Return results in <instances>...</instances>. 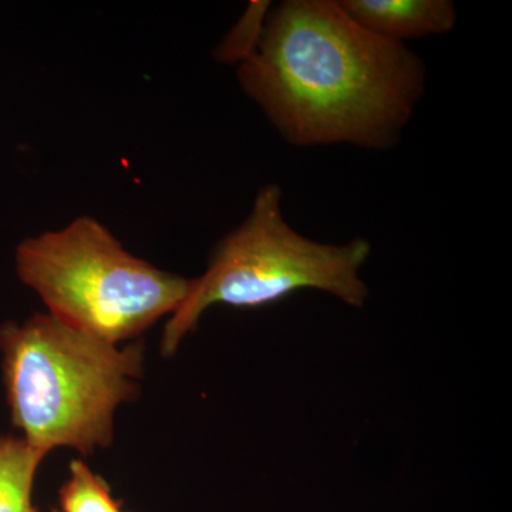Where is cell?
Wrapping results in <instances>:
<instances>
[{"mask_svg": "<svg viewBox=\"0 0 512 512\" xmlns=\"http://www.w3.org/2000/svg\"><path fill=\"white\" fill-rule=\"evenodd\" d=\"M242 90L296 147L396 146L426 92V63L357 25L338 0L271 6Z\"/></svg>", "mask_w": 512, "mask_h": 512, "instance_id": "6da1fadb", "label": "cell"}, {"mask_svg": "<svg viewBox=\"0 0 512 512\" xmlns=\"http://www.w3.org/2000/svg\"><path fill=\"white\" fill-rule=\"evenodd\" d=\"M0 355L13 426L45 456L110 446L114 414L137 396L143 375L140 342L119 348L49 313L2 323Z\"/></svg>", "mask_w": 512, "mask_h": 512, "instance_id": "7a4b0ae2", "label": "cell"}, {"mask_svg": "<svg viewBox=\"0 0 512 512\" xmlns=\"http://www.w3.org/2000/svg\"><path fill=\"white\" fill-rule=\"evenodd\" d=\"M372 245L363 238L322 244L296 232L282 211V188L264 185L245 221L212 249L207 271L191 279L180 308L161 338V353L175 355L202 313L214 305L259 308L302 289L330 293L362 308L369 289L360 278Z\"/></svg>", "mask_w": 512, "mask_h": 512, "instance_id": "3957f363", "label": "cell"}, {"mask_svg": "<svg viewBox=\"0 0 512 512\" xmlns=\"http://www.w3.org/2000/svg\"><path fill=\"white\" fill-rule=\"evenodd\" d=\"M15 268L50 316L113 345L173 315L191 288V279L130 254L92 217L20 242Z\"/></svg>", "mask_w": 512, "mask_h": 512, "instance_id": "277c9868", "label": "cell"}, {"mask_svg": "<svg viewBox=\"0 0 512 512\" xmlns=\"http://www.w3.org/2000/svg\"><path fill=\"white\" fill-rule=\"evenodd\" d=\"M353 22L389 42L450 33L457 9L450 0H338Z\"/></svg>", "mask_w": 512, "mask_h": 512, "instance_id": "5b68a950", "label": "cell"}, {"mask_svg": "<svg viewBox=\"0 0 512 512\" xmlns=\"http://www.w3.org/2000/svg\"><path fill=\"white\" fill-rule=\"evenodd\" d=\"M45 457L23 437L0 436V512H37L33 484Z\"/></svg>", "mask_w": 512, "mask_h": 512, "instance_id": "8992f818", "label": "cell"}, {"mask_svg": "<svg viewBox=\"0 0 512 512\" xmlns=\"http://www.w3.org/2000/svg\"><path fill=\"white\" fill-rule=\"evenodd\" d=\"M64 512H124L109 487L83 461L70 464V477L60 490Z\"/></svg>", "mask_w": 512, "mask_h": 512, "instance_id": "52a82bcc", "label": "cell"}, {"mask_svg": "<svg viewBox=\"0 0 512 512\" xmlns=\"http://www.w3.org/2000/svg\"><path fill=\"white\" fill-rule=\"evenodd\" d=\"M271 10V2L249 3L242 18L238 20L227 36L215 49L217 60L227 64H241L254 55L264 33L266 16Z\"/></svg>", "mask_w": 512, "mask_h": 512, "instance_id": "ba28073f", "label": "cell"}]
</instances>
